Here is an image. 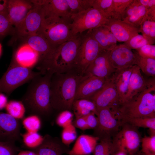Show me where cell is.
<instances>
[{"label":"cell","instance_id":"obj_15","mask_svg":"<svg viewBox=\"0 0 155 155\" xmlns=\"http://www.w3.org/2000/svg\"><path fill=\"white\" fill-rule=\"evenodd\" d=\"M21 126L20 120L0 111V142H16L20 140Z\"/></svg>","mask_w":155,"mask_h":155},{"label":"cell","instance_id":"obj_21","mask_svg":"<svg viewBox=\"0 0 155 155\" xmlns=\"http://www.w3.org/2000/svg\"><path fill=\"white\" fill-rule=\"evenodd\" d=\"M154 82L155 78L150 80L145 79L139 67L136 65H133L129 80L128 90L123 103L131 99Z\"/></svg>","mask_w":155,"mask_h":155},{"label":"cell","instance_id":"obj_7","mask_svg":"<svg viewBox=\"0 0 155 155\" xmlns=\"http://www.w3.org/2000/svg\"><path fill=\"white\" fill-rule=\"evenodd\" d=\"M122 123L119 130L113 137L111 148L116 154L122 152L131 155L139 149L141 139L137 128Z\"/></svg>","mask_w":155,"mask_h":155},{"label":"cell","instance_id":"obj_11","mask_svg":"<svg viewBox=\"0 0 155 155\" xmlns=\"http://www.w3.org/2000/svg\"><path fill=\"white\" fill-rule=\"evenodd\" d=\"M23 20L15 27L17 35L26 38L37 33L41 26L42 14L40 5L35 3Z\"/></svg>","mask_w":155,"mask_h":155},{"label":"cell","instance_id":"obj_13","mask_svg":"<svg viewBox=\"0 0 155 155\" xmlns=\"http://www.w3.org/2000/svg\"><path fill=\"white\" fill-rule=\"evenodd\" d=\"M41 5L42 20L49 21L61 18H70L71 14L66 0H32Z\"/></svg>","mask_w":155,"mask_h":155},{"label":"cell","instance_id":"obj_35","mask_svg":"<svg viewBox=\"0 0 155 155\" xmlns=\"http://www.w3.org/2000/svg\"><path fill=\"white\" fill-rule=\"evenodd\" d=\"M155 40L146 38L139 34L133 36L123 44L132 50H137L147 44H154Z\"/></svg>","mask_w":155,"mask_h":155},{"label":"cell","instance_id":"obj_25","mask_svg":"<svg viewBox=\"0 0 155 155\" xmlns=\"http://www.w3.org/2000/svg\"><path fill=\"white\" fill-rule=\"evenodd\" d=\"M99 138L95 136L83 134L77 139L69 155H90L94 151Z\"/></svg>","mask_w":155,"mask_h":155},{"label":"cell","instance_id":"obj_20","mask_svg":"<svg viewBox=\"0 0 155 155\" xmlns=\"http://www.w3.org/2000/svg\"><path fill=\"white\" fill-rule=\"evenodd\" d=\"M85 75V78L78 86L75 100L81 99L90 100L104 86L108 79Z\"/></svg>","mask_w":155,"mask_h":155},{"label":"cell","instance_id":"obj_14","mask_svg":"<svg viewBox=\"0 0 155 155\" xmlns=\"http://www.w3.org/2000/svg\"><path fill=\"white\" fill-rule=\"evenodd\" d=\"M109 58L115 70L126 69L136 65L137 56L135 52L124 44L117 45L109 51Z\"/></svg>","mask_w":155,"mask_h":155},{"label":"cell","instance_id":"obj_55","mask_svg":"<svg viewBox=\"0 0 155 155\" xmlns=\"http://www.w3.org/2000/svg\"><path fill=\"white\" fill-rule=\"evenodd\" d=\"M141 155H146L143 153H142Z\"/></svg>","mask_w":155,"mask_h":155},{"label":"cell","instance_id":"obj_16","mask_svg":"<svg viewBox=\"0 0 155 155\" xmlns=\"http://www.w3.org/2000/svg\"><path fill=\"white\" fill-rule=\"evenodd\" d=\"M109 51L102 50L88 68L85 75L108 79L116 70L110 61Z\"/></svg>","mask_w":155,"mask_h":155},{"label":"cell","instance_id":"obj_38","mask_svg":"<svg viewBox=\"0 0 155 155\" xmlns=\"http://www.w3.org/2000/svg\"><path fill=\"white\" fill-rule=\"evenodd\" d=\"M141 142L142 153L146 155H155V135H145Z\"/></svg>","mask_w":155,"mask_h":155},{"label":"cell","instance_id":"obj_26","mask_svg":"<svg viewBox=\"0 0 155 155\" xmlns=\"http://www.w3.org/2000/svg\"><path fill=\"white\" fill-rule=\"evenodd\" d=\"M25 43L38 53L39 61L56 47L50 44L42 35L38 33L28 37L25 38Z\"/></svg>","mask_w":155,"mask_h":155},{"label":"cell","instance_id":"obj_31","mask_svg":"<svg viewBox=\"0 0 155 155\" xmlns=\"http://www.w3.org/2000/svg\"><path fill=\"white\" fill-rule=\"evenodd\" d=\"M147 9L141 5L135 12L122 21L133 27L139 28L142 23L147 19Z\"/></svg>","mask_w":155,"mask_h":155},{"label":"cell","instance_id":"obj_12","mask_svg":"<svg viewBox=\"0 0 155 155\" xmlns=\"http://www.w3.org/2000/svg\"><path fill=\"white\" fill-rule=\"evenodd\" d=\"M90 100L94 102L98 111L106 108L115 110L120 104L118 93L110 78Z\"/></svg>","mask_w":155,"mask_h":155},{"label":"cell","instance_id":"obj_47","mask_svg":"<svg viewBox=\"0 0 155 155\" xmlns=\"http://www.w3.org/2000/svg\"><path fill=\"white\" fill-rule=\"evenodd\" d=\"M86 119L88 129H94L98 124V118L95 115L91 113L85 116Z\"/></svg>","mask_w":155,"mask_h":155},{"label":"cell","instance_id":"obj_5","mask_svg":"<svg viewBox=\"0 0 155 155\" xmlns=\"http://www.w3.org/2000/svg\"><path fill=\"white\" fill-rule=\"evenodd\" d=\"M44 74L24 67L12 61L6 71L0 79V92L9 96L16 88L31 81L35 77Z\"/></svg>","mask_w":155,"mask_h":155},{"label":"cell","instance_id":"obj_51","mask_svg":"<svg viewBox=\"0 0 155 155\" xmlns=\"http://www.w3.org/2000/svg\"><path fill=\"white\" fill-rule=\"evenodd\" d=\"M7 0H0V13L6 12Z\"/></svg>","mask_w":155,"mask_h":155},{"label":"cell","instance_id":"obj_6","mask_svg":"<svg viewBox=\"0 0 155 155\" xmlns=\"http://www.w3.org/2000/svg\"><path fill=\"white\" fill-rule=\"evenodd\" d=\"M70 18H61L51 21H42L38 33L43 36L52 45L56 47L73 38Z\"/></svg>","mask_w":155,"mask_h":155},{"label":"cell","instance_id":"obj_34","mask_svg":"<svg viewBox=\"0 0 155 155\" xmlns=\"http://www.w3.org/2000/svg\"><path fill=\"white\" fill-rule=\"evenodd\" d=\"M133 0H113L111 17L121 20L124 13L128 5Z\"/></svg>","mask_w":155,"mask_h":155},{"label":"cell","instance_id":"obj_10","mask_svg":"<svg viewBox=\"0 0 155 155\" xmlns=\"http://www.w3.org/2000/svg\"><path fill=\"white\" fill-rule=\"evenodd\" d=\"M98 112V124L94 129L95 136L100 140H111L119 130L122 123L118 119L113 109L104 108Z\"/></svg>","mask_w":155,"mask_h":155},{"label":"cell","instance_id":"obj_50","mask_svg":"<svg viewBox=\"0 0 155 155\" xmlns=\"http://www.w3.org/2000/svg\"><path fill=\"white\" fill-rule=\"evenodd\" d=\"M7 103V98L4 94L0 92V109L5 108Z\"/></svg>","mask_w":155,"mask_h":155},{"label":"cell","instance_id":"obj_3","mask_svg":"<svg viewBox=\"0 0 155 155\" xmlns=\"http://www.w3.org/2000/svg\"><path fill=\"white\" fill-rule=\"evenodd\" d=\"M85 77L74 70L53 74L51 80V104L53 109L70 111L78 86Z\"/></svg>","mask_w":155,"mask_h":155},{"label":"cell","instance_id":"obj_4","mask_svg":"<svg viewBox=\"0 0 155 155\" xmlns=\"http://www.w3.org/2000/svg\"><path fill=\"white\" fill-rule=\"evenodd\" d=\"M155 82L129 100L120 104L116 110L119 116L131 118L155 117Z\"/></svg>","mask_w":155,"mask_h":155},{"label":"cell","instance_id":"obj_36","mask_svg":"<svg viewBox=\"0 0 155 155\" xmlns=\"http://www.w3.org/2000/svg\"><path fill=\"white\" fill-rule=\"evenodd\" d=\"M22 123L27 132H37L41 125L40 118L34 115H30L24 118Z\"/></svg>","mask_w":155,"mask_h":155},{"label":"cell","instance_id":"obj_17","mask_svg":"<svg viewBox=\"0 0 155 155\" xmlns=\"http://www.w3.org/2000/svg\"><path fill=\"white\" fill-rule=\"evenodd\" d=\"M103 25L108 29L117 41L126 42L140 32L139 28L112 18H109Z\"/></svg>","mask_w":155,"mask_h":155},{"label":"cell","instance_id":"obj_49","mask_svg":"<svg viewBox=\"0 0 155 155\" xmlns=\"http://www.w3.org/2000/svg\"><path fill=\"white\" fill-rule=\"evenodd\" d=\"M147 10V20L155 21V7H152Z\"/></svg>","mask_w":155,"mask_h":155},{"label":"cell","instance_id":"obj_8","mask_svg":"<svg viewBox=\"0 0 155 155\" xmlns=\"http://www.w3.org/2000/svg\"><path fill=\"white\" fill-rule=\"evenodd\" d=\"M109 18L103 12L92 7L77 13L71 14L72 33L74 36L82 34L86 30L104 24Z\"/></svg>","mask_w":155,"mask_h":155},{"label":"cell","instance_id":"obj_2","mask_svg":"<svg viewBox=\"0 0 155 155\" xmlns=\"http://www.w3.org/2000/svg\"><path fill=\"white\" fill-rule=\"evenodd\" d=\"M84 35L78 34L73 38L53 49L37 64L39 71L53 74L63 73L73 69L78 48Z\"/></svg>","mask_w":155,"mask_h":155},{"label":"cell","instance_id":"obj_40","mask_svg":"<svg viewBox=\"0 0 155 155\" xmlns=\"http://www.w3.org/2000/svg\"><path fill=\"white\" fill-rule=\"evenodd\" d=\"M113 0H93L92 7L101 11L111 17Z\"/></svg>","mask_w":155,"mask_h":155},{"label":"cell","instance_id":"obj_39","mask_svg":"<svg viewBox=\"0 0 155 155\" xmlns=\"http://www.w3.org/2000/svg\"><path fill=\"white\" fill-rule=\"evenodd\" d=\"M61 137L62 142L68 146L76 139L77 132L75 127L72 124L63 128Z\"/></svg>","mask_w":155,"mask_h":155},{"label":"cell","instance_id":"obj_53","mask_svg":"<svg viewBox=\"0 0 155 155\" xmlns=\"http://www.w3.org/2000/svg\"><path fill=\"white\" fill-rule=\"evenodd\" d=\"M115 155H127L125 153L122 152H117Z\"/></svg>","mask_w":155,"mask_h":155},{"label":"cell","instance_id":"obj_19","mask_svg":"<svg viewBox=\"0 0 155 155\" xmlns=\"http://www.w3.org/2000/svg\"><path fill=\"white\" fill-rule=\"evenodd\" d=\"M31 150L38 155H63L68 154L70 149L69 146L64 144L58 138L46 134L43 136L42 143Z\"/></svg>","mask_w":155,"mask_h":155},{"label":"cell","instance_id":"obj_28","mask_svg":"<svg viewBox=\"0 0 155 155\" xmlns=\"http://www.w3.org/2000/svg\"><path fill=\"white\" fill-rule=\"evenodd\" d=\"M116 116L122 122L126 123L138 127L148 128L150 130H155V117L131 118L117 115Z\"/></svg>","mask_w":155,"mask_h":155},{"label":"cell","instance_id":"obj_32","mask_svg":"<svg viewBox=\"0 0 155 155\" xmlns=\"http://www.w3.org/2000/svg\"><path fill=\"white\" fill-rule=\"evenodd\" d=\"M71 14H76L92 8L93 0H66Z\"/></svg>","mask_w":155,"mask_h":155},{"label":"cell","instance_id":"obj_18","mask_svg":"<svg viewBox=\"0 0 155 155\" xmlns=\"http://www.w3.org/2000/svg\"><path fill=\"white\" fill-rule=\"evenodd\" d=\"M31 0H7L6 13L12 26H16L32 8Z\"/></svg>","mask_w":155,"mask_h":155},{"label":"cell","instance_id":"obj_48","mask_svg":"<svg viewBox=\"0 0 155 155\" xmlns=\"http://www.w3.org/2000/svg\"><path fill=\"white\" fill-rule=\"evenodd\" d=\"M73 125L76 127L83 130L88 129L85 116L81 117L75 119Z\"/></svg>","mask_w":155,"mask_h":155},{"label":"cell","instance_id":"obj_33","mask_svg":"<svg viewBox=\"0 0 155 155\" xmlns=\"http://www.w3.org/2000/svg\"><path fill=\"white\" fill-rule=\"evenodd\" d=\"M22 136L24 145L31 150L38 146L43 140V136L38 132H26L23 134Z\"/></svg>","mask_w":155,"mask_h":155},{"label":"cell","instance_id":"obj_1","mask_svg":"<svg viewBox=\"0 0 155 155\" xmlns=\"http://www.w3.org/2000/svg\"><path fill=\"white\" fill-rule=\"evenodd\" d=\"M53 74L47 71L31 81L21 101L30 115L46 119L51 115L53 109L50 102V86Z\"/></svg>","mask_w":155,"mask_h":155},{"label":"cell","instance_id":"obj_9","mask_svg":"<svg viewBox=\"0 0 155 155\" xmlns=\"http://www.w3.org/2000/svg\"><path fill=\"white\" fill-rule=\"evenodd\" d=\"M102 49L87 32L84 35L78 48L73 70L84 75L89 65Z\"/></svg>","mask_w":155,"mask_h":155},{"label":"cell","instance_id":"obj_22","mask_svg":"<svg viewBox=\"0 0 155 155\" xmlns=\"http://www.w3.org/2000/svg\"><path fill=\"white\" fill-rule=\"evenodd\" d=\"M103 50L110 51L117 45V40L108 29L104 25L87 32Z\"/></svg>","mask_w":155,"mask_h":155},{"label":"cell","instance_id":"obj_30","mask_svg":"<svg viewBox=\"0 0 155 155\" xmlns=\"http://www.w3.org/2000/svg\"><path fill=\"white\" fill-rule=\"evenodd\" d=\"M5 108L7 113L14 118L19 120L24 118L26 110L21 101L11 100L7 102Z\"/></svg>","mask_w":155,"mask_h":155},{"label":"cell","instance_id":"obj_27","mask_svg":"<svg viewBox=\"0 0 155 155\" xmlns=\"http://www.w3.org/2000/svg\"><path fill=\"white\" fill-rule=\"evenodd\" d=\"M72 109L73 111L75 119L85 116L91 113L96 116L98 112L94 102L90 100L81 99L74 101Z\"/></svg>","mask_w":155,"mask_h":155},{"label":"cell","instance_id":"obj_54","mask_svg":"<svg viewBox=\"0 0 155 155\" xmlns=\"http://www.w3.org/2000/svg\"><path fill=\"white\" fill-rule=\"evenodd\" d=\"M2 52V46L1 44L0 43V57L1 55Z\"/></svg>","mask_w":155,"mask_h":155},{"label":"cell","instance_id":"obj_44","mask_svg":"<svg viewBox=\"0 0 155 155\" xmlns=\"http://www.w3.org/2000/svg\"><path fill=\"white\" fill-rule=\"evenodd\" d=\"M111 147V140H101L97 143L93 153L94 155H104L110 151Z\"/></svg>","mask_w":155,"mask_h":155},{"label":"cell","instance_id":"obj_52","mask_svg":"<svg viewBox=\"0 0 155 155\" xmlns=\"http://www.w3.org/2000/svg\"><path fill=\"white\" fill-rule=\"evenodd\" d=\"M17 155H38L36 153L32 150H21L18 152Z\"/></svg>","mask_w":155,"mask_h":155},{"label":"cell","instance_id":"obj_42","mask_svg":"<svg viewBox=\"0 0 155 155\" xmlns=\"http://www.w3.org/2000/svg\"><path fill=\"white\" fill-rule=\"evenodd\" d=\"M20 151L15 142H0V155H17Z\"/></svg>","mask_w":155,"mask_h":155},{"label":"cell","instance_id":"obj_24","mask_svg":"<svg viewBox=\"0 0 155 155\" xmlns=\"http://www.w3.org/2000/svg\"><path fill=\"white\" fill-rule=\"evenodd\" d=\"M133 66L125 69L116 70L110 77L118 93L120 104L124 101Z\"/></svg>","mask_w":155,"mask_h":155},{"label":"cell","instance_id":"obj_23","mask_svg":"<svg viewBox=\"0 0 155 155\" xmlns=\"http://www.w3.org/2000/svg\"><path fill=\"white\" fill-rule=\"evenodd\" d=\"M39 59L38 53L26 43L18 49L13 59L19 65L30 69L37 65Z\"/></svg>","mask_w":155,"mask_h":155},{"label":"cell","instance_id":"obj_46","mask_svg":"<svg viewBox=\"0 0 155 155\" xmlns=\"http://www.w3.org/2000/svg\"><path fill=\"white\" fill-rule=\"evenodd\" d=\"M140 5L138 0H133L127 8L121 20L123 21L133 15L137 10Z\"/></svg>","mask_w":155,"mask_h":155},{"label":"cell","instance_id":"obj_29","mask_svg":"<svg viewBox=\"0 0 155 155\" xmlns=\"http://www.w3.org/2000/svg\"><path fill=\"white\" fill-rule=\"evenodd\" d=\"M135 51L137 56L136 65L146 76L155 78V59L141 57Z\"/></svg>","mask_w":155,"mask_h":155},{"label":"cell","instance_id":"obj_45","mask_svg":"<svg viewBox=\"0 0 155 155\" xmlns=\"http://www.w3.org/2000/svg\"><path fill=\"white\" fill-rule=\"evenodd\" d=\"M135 51L141 57L155 59V45H146Z\"/></svg>","mask_w":155,"mask_h":155},{"label":"cell","instance_id":"obj_41","mask_svg":"<svg viewBox=\"0 0 155 155\" xmlns=\"http://www.w3.org/2000/svg\"><path fill=\"white\" fill-rule=\"evenodd\" d=\"M12 26L6 12L0 13V38L4 37L10 33Z\"/></svg>","mask_w":155,"mask_h":155},{"label":"cell","instance_id":"obj_43","mask_svg":"<svg viewBox=\"0 0 155 155\" xmlns=\"http://www.w3.org/2000/svg\"><path fill=\"white\" fill-rule=\"evenodd\" d=\"M73 114L68 110L62 111L57 116L56 122L59 126L65 128L72 124Z\"/></svg>","mask_w":155,"mask_h":155},{"label":"cell","instance_id":"obj_37","mask_svg":"<svg viewBox=\"0 0 155 155\" xmlns=\"http://www.w3.org/2000/svg\"><path fill=\"white\" fill-rule=\"evenodd\" d=\"M139 32L144 37L155 40V21L146 20L139 27Z\"/></svg>","mask_w":155,"mask_h":155}]
</instances>
